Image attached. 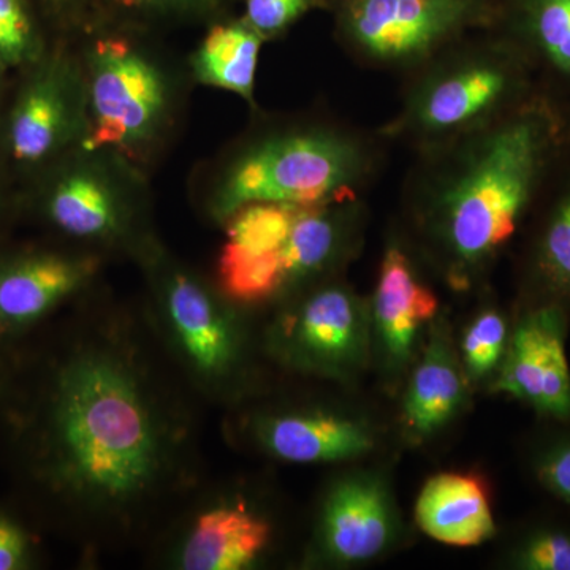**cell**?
I'll return each mask as SVG.
<instances>
[{"instance_id":"obj_16","label":"cell","mask_w":570,"mask_h":570,"mask_svg":"<svg viewBox=\"0 0 570 570\" xmlns=\"http://www.w3.org/2000/svg\"><path fill=\"white\" fill-rule=\"evenodd\" d=\"M266 448L291 463H335L358 459L374 448L363 423L332 414L285 415L266 423Z\"/></svg>"},{"instance_id":"obj_4","label":"cell","mask_w":570,"mask_h":570,"mask_svg":"<svg viewBox=\"0 0 570 570\" xmlns=\"http://www.w3.org/2000/svg\"><path fill=\"white\" fill-rule=\"evenodd\" d=\"M384 140L337 124L287 127L255 138L225 168L214 209L228 219L250 204L309 208L354 200L381 170Z\"/></svg>"},{"instance_id":"obj_20","label":"cell","mask_w":570,"mask_h":570,"mask_svg":"<svg viewBox=\"0 0 570 570\" xmlns=\"http://www.w3.org/2000/svg\"><path fill=\"white\" fill-rule=\"evenodd\" d=\"M464 382L448 340L438 335L426 347L404 397V420L417 436L433 434L459 411Z\"/></svg>"},{"instance_id":"obj_29","label":"cell","mask_w":570,"mask_h":570,"mask_svg":"<svg viewBox=\"0 0 570 570\" xmlns=\"http://www.w3.org/2000/svg\"><path fill=\"white\" fill-rule=\"evenodd\" d=\"M146 2L154 6H193V3H200L202 0H146Z\"/></svg>"},{"instance_id":"obj_13","label":"cell","mask_w":570,"mask_h":570,"mask_svg":"<svg viewBox=\"0 0 570 570\" xmlns=\"http://www.w3.org/2000/svg\"><path fill=\"white\" fill-rule=\"evenodd\" d=\"M365 314L358 298L343 285L321 288L306 299L294 332L303 354L326 367L343 371L362 358Z\"/></svg>"},{"instance_id":"obj_3","label":"cell","mask_w":570,"mask_h":570,"mask_svg":"<svg viewBox=\"0 0 570 570\" xmlns=\"http://www.w3.org/2000/svg\"><path fill=\"white\" fill-rule=\"evenodd\" d=\"M542 86L527 52L497 26L407 73L400 107L376 132L415 153L434 148L498 121Z\"/></svg>"},{"instance_id":"obj_2","label":"cell","mask_w":570,"mask_h":570,"mask_svg":"<svg viewBox=\"0 0 570 570\" xmlns=\"http://www.w3.org/2000/svg\"><path fill=\"white\" fill-rule=\"evenodd\" d=\"M59 471L71 491L100 504L146 493L164 468V434L141 385L102 354L73 360L52 407Z\"/></svg>"},{"instance_id":"obj_21","label":"cell","mask_w":570,"mask_h":570,"mask_svg":"<svg viewBox=\"0 0 570 570\" xmlns=\"http://www.w3.org/2000/svg\"><path fill=\"white\" fill-rule=\"evenodd\" d=\"M264 37L246 21L213 28L193 56V71L202 85L236 94L254 104L258 56Z\"/></svg>"},{"instance_id":"obj_11","label":"cell","mask_w":570,"mask_h":570,"mask_svg":"<svg viewBox=\"0 0 570 570\" xmlns=\"http://www.w3.org/2000/svg\"><path fill=\"white\" fill-rule=\"evenodd\" d=\"M438 309V296L419 279L403 247L389 245L379 268L373 316L390 358L404 362L411 356L420 330Z\"/></svg>"},{"instance_id":"obj_23","label":"cell","mask_w":570,"mask_h":570,"mask_svg":"<svg viewBox=\"0 0 570 570\" xmlns=\"http://www.w3.org/2000/svg\"><path fill=\"white\" fill-rule=\"evenodd\" d=\"M521 570H570V523L542 521L517 539L509 557Z\"/></svg>"},{"instance_id":"obj_18","label":"cell","mask_w":570,"mask_h":570,"mask_svg":"<svg viewBox=\"0 0 570 570\" xmlns=\"http://www.w3.org/2000/svg\"><path fill=\"white\" fill-rule=\"evenodd\" d=\"M47 206L52 223L77 238H102L121 223L118 187L110 176L92 165H78L59 176Z\"/></svg>"},{"instance_id":"obj_8","label":"cell","mask_w":570,"mask_h":570,"mask_svg":"<svg viewBox=\"0 0 570 570\" xmlns=\"http://www.w3.org/2000/svg\"><path fill=\"white\" fill-rule=\"evenodd\" d=\"M85 82L66 62L45 66L24 86L10 115L11 156L22 164L50 159L78 134H86Z\"/></svg>"},{"instance_id":"obj_10","label":"cell","mask_w":570,"mask_h":570,"mask_svg":"<svg viewBox=\"0 0 570 570\" xmlns=\"http://www.w3.org/2000/svg\"><path fill=\"white\" fill-rule=\"evenodd\" d=\"M322 534L326 550L337 561L363 562L381 554L393 538L384 487L367 478L337 483L326 498Z\"/></svg>"},{"instance_id":"obj_24","label":"cell","mask_w":570,"mask_h":570,"mask_svg":"<svg viewBox=\"0 0 570 570\" xmlns=\"http://www.w3.org/2000/svg\"><path fill=\"white\" fill-rule=\"evenodd\" d=\"M554 422L558 430L543 434L532 449L531 474L540 489L570 510V419Z\"/></svg>"},{"instance_id":"obj_25","label":"cell","mask_w":570,"mask_h":570,"mask_svg":"<svg viewBox=\"0 0 570 570\" xmlns=\"http://www.w3.org/2000/svg\"><path fill=\"white\" fill-rule=\"evenodd\" d=\"M510 333L508 321L497 309L485 311L472 322L461 344L469 376L487 377L501 366L508 352Z\"/></svg>"},{"instance_id":"obj_28","label":"cell","mask_w":570,"mask_h":570,"mask_svg":"<svg viewBox=\"0 0 570 570\" xmlns=\"http://www.w3.org/2000/svg\"><path fill=\"white\" fill-rule=\"evenodd\" d=\"M28 553V542L17 524L0 517V570L20 569Z\"/></svg>"},{"instance_id":"obj_19","label":"cell","mask_w":570,"mask_h":570,"mask_svg":"<svg viewBox=\"0 0 570 570\" xmlns=\"http://www.w3.org/2000/svg\"><path fill=\"white\" fill-rule=\"evenodd\" d=\"M168 314L195 365L219 373L234 354V337L223 314L193 277L176 275L168 285Z\"/></svg>"},{"instance_id":"obj_12","label":"cell","mask_w":570,"mask_h":570,"mask_svg":"<svg viewBox=\"0 0 570 570\" xmlns=\"http://www.w3.org/2000/svg\"><path fill=\"white\" fill-rule=\"evenodd\" d=\"M420 530L452 547H475L497 534L489 493L478 478L442 472L428 480L415 504Z\"/></svg>"},{"instance_id":"obj_5","label":"cell","mask_w":570,"mask_h":570,"mask_svg":"<svg viewBox=\"0 0 570 570\" xmlns=\"http://www.w3.org/2000/svg\"><path fill=\"white\" fill-rule=\"evenodd\" d=\"M501 14L494 0H346L340 33L355 61L407 75Z\"/></svg>"},{"instance_id":"obj_6","label":"cell","mask_w":570,"mask_h":570,"mask_svg":"<svg viewBox=\"0 0 570 570\" xmlns=\"http://www.w3.org/2000/svg\"><path fill=\"white\" fill-rule=\"evenodd\" d=\"M88 66L86 148L129 151L154 140L170 110V85L163 69L118 39L97 41Z\"/></svg>"},{"instance_id":"obj_1","label":"cell","mask_w":570,"mask_h":570,"mask_svg":"<svg viewBox=\"0 0 570 570\" xmlns=\"http://www.w3.org/2000/svg\"><path fill=\"white\" fill-rule=\"evenodd\" d=\"M415 154L409 205L452 275L468 279L520 234L568 165L570 102L542 86L498 121Z\"/></svg>"},{"instance_id":"obj_22","label":"cell","mask_w":570,"mask_h":570,"mask_svg":"<svg viewBox=\"0 0 570 570\" xmlns=\"http://www.w3.org/2000/svg\"><path fill=\"white\" fill-rule=\"evenodd\" d=\"M299 206L250 204L228 217L223 254L261 258L281 254Z\"/></svg>"},{"instance_id":"obj_7","label":"cell","mask_w":570,"mask_h":570,"mask_svg":"<svg viewBox=\"0 0 570 570\" xmlns=\"http://www.w3.org/2000/svg\"><path fill=\"white\" fill-rule=\"evenodd\" d=\"M570 316L557 305L521 311L510 333L494 392L534 409L546 420L570 419V366L566 352Z\"/></svg>"},{"instance_id":"obj_27","label":"cell","mask_w":570,"mask_h":570,"mask_svg":"<svg viewBox=\"0 0 570 570\" xmlns=\"http://www.w3.org/2000/svg\"><path fill=\"white\" fill-rule=\"evenodd\" d=\"M313 3L314 0H247L245 21L266 40L294 24Z\"/></svg>"},{"instance_id":"obj_30","label":"cell","mask_w":570,"mask_h":570,"mask_svg":"<svg viewBox=\"0 0 570 570\" xmlns=\"http://www.w3.org/2000/svg\"><path fill=\"white\" fill-rule=\"evenodd\" d=\"M6 66V63H3L2 59H0V73H2V67Z\"/></svg>"},{"instance_id":"obj_26","label":"cell","mask_w":570,"mask_h":570,"mask_svg":"<svg viewBox=\"0 0 570 570\" xmlns=\"http://www.w3.org/2000/svg\"><path fill=\"white\" fill-rule=\"evenodd\" d=\"M36 39L20 0H0V59L20 66L36 56Z\"/></svg>"},{"instance_id":"obj_9","label":"cell","mask_w":570,"mask_h":570,"mask_svg":"<svg viewBox=\"0 0 570 570\" xmlns=\"http://www.w3.org/2000/svg\"><path fill=\"white\" fill-rule=\"evenodd\" d=\"M523 258L524 306L557 305L570 316V160L532 213Z\"/></svg>"},{"instance_id":"obj_14","label":"cell","mask_w":570,"mask_h":570,"mask_svg":"<svg viewBox=\"0 0 570 570\" xmlns=\"http://www.w3.org/2000/svg\"><path fill=\"white\" fill-rule=\"evenodd\" d=\"M498 26L527 52L542 85L570 102V0H510Z\"/></svg>"},{"instance_id":"obj_17","label":"cell","mask_w":570,"mask_h":570,"mask_svg":"<svg viewBox=\"0 0 570 570\" xmlns=\"http://www.w3.org/2000/svg\"><path fill=\"white\" fill-rule=\"evenodd\" d=\"M269 540V524L238 508L204 513L183 550L187 570H239L253 564Z\"/></svg>"},{"instance_id":"obj_15","label":"cell","mask_w":570,"mask_h":570,"mask_svg":"<svg viewBox=\"0 0 570 570\" xmlns=\"http://www.w3.org/2000/svg\"><path fill=\"white\" fill-rule=\"evenodd\" d=\"M89 262L43 254L0 264V324H29L91 275Z\"/></svg>"}]
</instances>
